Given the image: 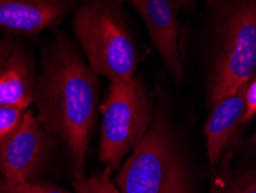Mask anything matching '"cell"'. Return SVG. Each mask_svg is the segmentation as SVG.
Here are the masks:
<instances>
[{"instance_id": "obj_10", "label": "cell", "mask_w": 256, "mask_h": 193, "mask_svg": "<svg viewBox=\"0 0 256 193\" xmlns=\"http://www.w3.org/2000/svg\"><path fill=\"white\" fill-rule=\"evenodd\" d=\"M247 85L236 89L212 105V111L206 120L204 134L209 161L212 165L220 158L226 143L242 122L246 108Z\"/></svg>"}, {"instance_id": "obj_12", "label": "cell", "mask_w": 256, "mask_h": 193, "mask_svg": "<svg viewBox=\"0 0 256 193\" xmlns=\"http://www.w3.org/2000/svg\"><path fill=\"white\" fill-rule=\"evenodd\" d=\"M0 193H70L65 188L43 180H28L18 184H10L0 177Z\"/></svg>"}, {"instance_id": "obj_5", "label": "cell", "mask_w": 256, "mask_h": 193, "mask_svg": "<svg viewBox=\"0 0 256 193\" xmlns=\"http://www.w3.org/2000/svg\"><path fill=\"white\" fill-rule=\"evenodd\" d=\"M103 124L100 160L108 169H118L134 150L154 120L152 101L140 78L110 81L102 105Z\"/></svg>"}, {"instance_id": "obj_14", "label": "cell", "mask_w": 256, "mask_h": 193, "mask_svg": "<svg viewBox=\"0 0 256 193\" xmlns=\"http://www.w3.org/2000/svg\"><path fill=\"white\" fill-rule=\"evenodd\" d=\"M256 115V79L253 81H250L247 85L246 90V108L242 117V124H246L247 122L253 119Z\"/></svg>"}, {"instance_id": "obj_8", "label": "cell", "mask_w": 256, "mask_h": 193, "mask_svg": "<svg viewBox=\"0 0 256 193\" xmlns=\"http://www.w3.org/2000/svg\"><path fill=\"white\" fill-rule=\"evenodd\" d=\"M141 15L150 39L166 70L176 82L184 79V65L179 52V22L173 0H130Z\"/></svg>"}, {"instance_id": "obj_2", "label": "cell", "mask_w": 256, "mask_h": 193, "mask_svg": "<svg viewBox=\"0 0 256 193\" xmlns=\"http://www.w3.org/2000/svg\"><path fill=\"white\" fill-rule=\"evenodd\" d=\"M212 9L208 102L216 104L256 71V0H208Z\"/></svg>"}, {"instance_id": "obj_3", "label": "cell", "mask_w": 256, "mask_h": 193, "mask_svg": "<svg viewBox=\"0 0 256 193\" xmlns=\"http://www.w3.org/2000/svg\"><path fill=\"white\" fill-rule=\"evenodd\" d=\"M73 29L97 75L110 81L134 77L140 56L122 0H78Z\"/></svg>"}, {"instance_id": "obj_4", "label": "cell", "mask_w": 256, "mask_h": 193, "mask_svg": "<svg viewBox=\"0 0 256 193\" xmlns=\"http://www.w3.org/2000/svg\"><path fill=\"white\" fill-rule=\"evenodd\" d=\"M120 193H190L185 163L165 116L154 118L116 176Z\"/></svg>"}, {"instance_id": "obj_1", "label": "cell", "mask_w": 256, "mask_h": 193, "mask_svg": "<svg viewBox=\"0 0 256 193\" xmlns=\"http://www.w3.org/2000/svg\"><path fill=\"white\" fill-rule=\"evenodd\" d=\"M66 34L58 33L42 49L32 103L37 120L70 147L74 176L84 175L89 138L96 118L98 80Z\"/></svg>"}, {"instance_id": "obj_16", "label": "cell", "mask_w": 256, "mask_h": 193, "mask_svg": "<svg viewBox=\"0 0 256 193\" xmlns=\"http://www.w3.org/2000/svg\"><path fill=\"white\" fill-rule=\"evenodd\" d=\"M173 3H174V5L178 10L180 9V7L190 6V3H188V0H173Z\"/></svg>"}, {"instance_id": "obj_7", "label": "cell", "mask_w": 256, "mask_h": 193, "mask_svg": "<svg viewBox=\"0 0 256 193\" xmlns=\"http://www.w3.org/2000/svg\"><path fill=\"white\" fill-rule=\"evenodd\" d=\"M37 77L32 49L18 36L0 39V105L27 110L34 101Z\"/></svg>"}, {"instance_id": "obj_18", "label": "cell", "mask_w": 256, "mask_h": 193, "mask_svg": "<svg viewBox=\"0 0 256 193\" xmlns=\"http://www.w3.org/2000/svg\"><path fill=\"white\" fill-rule=\"evenodd\" d=\"M188 3H190V4L193 3V0H188Z\"/></svg>"}, {"instance_id": "obj_15", "label": "cell", "mask_w": 256, "mask_h": 193, "mask_svg": "<svg viewBox=\"0 0 256 193\" xmlns=\"http://www.w3.org/2000/svg\"><path fill=\"white\" fill-rule=\"evenodd\" d=\"M217 193H256V179H242L233 181L226 188H223Z\"/></svg>"}, {"instance_id": "obj_11", "label": "cell", "mask_w": 256, "mask_h": 193, "mask_svg": "<svg viewBox=\"0 0 256 193\" xmlns=\"http://www.w3.org/2000/svg\"><path fill=\"white\" fill-rule=\"evenodd\" d=\"M110 169L96 173L92 177L84 175L74 176L73 185L76 193H120L110 179Z\"/></svg>"}, {"instance_id": "obj_17", "label": "cell", "mask_w": 256, "mask_h": 193, "mask_svg": "<svg viewBox=\"0 0 256 193\" xmlns=\"http://www.w3.org/2000/svg\"><path fill=\"white\" fill-rule=\"evenodd\" d=\"M250 142L253 143V145H256V132H255V134L253 135V137H252V139H250Z\"/></svg>"}, {"instance_id": "obj_9", "label": "cell", "mask_w": 256, "mask_h": 193, "mask_svg": "<svg viewBox=\"0 0 256 193\" xmlns=\"http://www.w3.org/2000/svg\"><path fill=\"white\" fill-rule=\"evenodd\" d=\"M78 0H0V28L15 36H35L75 12Z\"/></svg>"}, {"instance_id": "obj_6", "label": "cell", "mask_w": 256, "mask_h": 193, "mask_svg": "<svg viewBox=\"0 0 256 193\" xmlns=\"http://www.w3.org/2000/svg\"><path fill=\"white\" fill-rule=\"evenodd\" d=\"M48 132L32 111H26L21 124L0 142V171L10 184L35 179L50 153Z\"/></svg>"}, {"instance_id": "obj_13", "label": "cell", "mask_w": 256, "mask_h": 193, "mask_svg": "<svg viewBox=\"0 0 256 193\" xmlns=\"http://www.w3.org/2000/svg\"><path fill=\"white\" fill-rule=\"evenodd\" d=\"M26 110L10 105H0V142L21 124Z\"/></svg>"}]
</instances>
